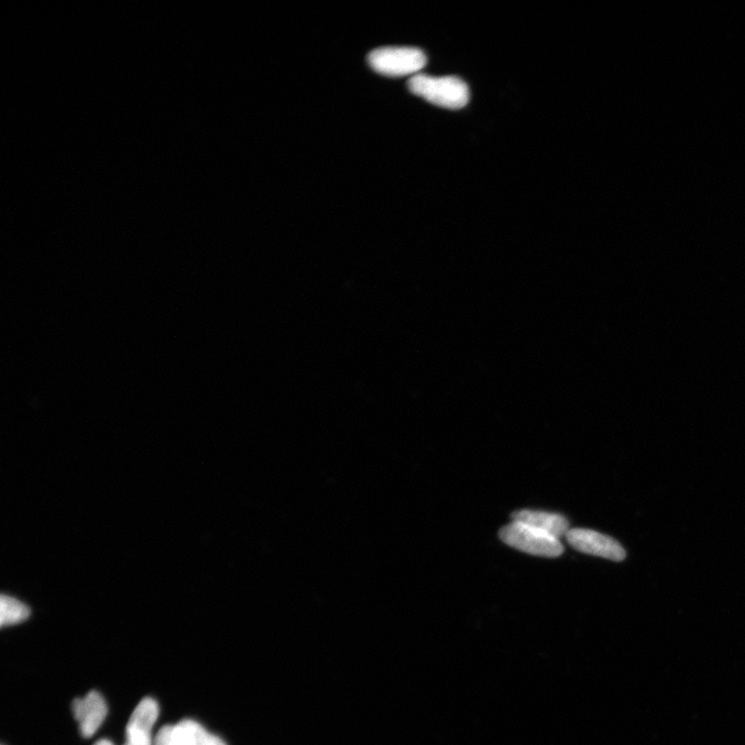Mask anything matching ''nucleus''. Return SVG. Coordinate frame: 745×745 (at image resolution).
<instances>
[{"label":"nucleus","mask_w":745,"mask_h":745,"mask_svg":"<svg viewBox=\"0 0 745 745\" xmlns=\"http://www.w3.org/2000/svg\"><path fill=\"white\" fill-rule=\"evenodd\" d=\"M408 88L413 95L445 109L464 108L470 99L467 84L455 76L432 77L417 74L410 78Z\"/></svg>","instance_id":"f257e3e1"},{"label":"nucleus","mask_w":745,"mask_h":745,"mask_svg":"<svg viewBox=\"0 0 745 745\" xmlns=\"http://www.w3.org/2000/svg\"><path fill=\"white\" fill-rule=\"evenodd\" d=\"M368 63L376 73L387 77H405L422 71L427 65V56L412 47H382L373 50Z\"/></svg>","instance_id":"f03ea898"},{"label":"nucleus","mask_w":745,"mask_h":745,"mask_svg":"<svg viewBox=\"0 0 745 745\" xmlns=\"http://www.w3.org/2000/svg\"><path fill=\"white\" fill-rule=\"evenodd\" d=\"M499 538L504 544L534 556L555 558L564 552L559 539L518 522L503 526Z\"/></svg>","instance_id":"7ed1b4c3"},{"label":"nucleus","mask_w":745,"mask_h":745,"mask_svg":"<svg viewBox=\"0 0 745 745\" xmlns=\"http://www.w3.org/2000/svg\"><path fill=\"white\" fill-rule=\"evenodd\" d=\"M566 541L577 551L606 558L612 561H623L627 552L610 536L590 529L573 528L565 535Z\"/></svg>","instance_id":"20e7f679"},{"label":"nucleus","mask_w":745,"mask_h":745,"mask_svg":"<svg viewBox=\"0 0 745 745\" xmlns=\"http://www.w3.org/2000/svg\"><path fill=\"white\" fill-rule=\"evenodd\" d=\"M159 711L158 703L149 697L137 705L127 725V745H154L152 732Z\"/></svg>","instance_id":"39448f33"},{"label":"nucleus","mask_w":745,"mask_h":745,"mask_svg":"<svg viewBox=\"0 0 745 745\" xmlns=\"http://www.w3.org/2000/svg\"><path fill=\"white\" fill-rule=\"evenodd\" d=\"M73 713L82 736L89 738L95 735L102 726L107 717L108 708L99 693L91 692L84 698L74 701Z\"/></svg>","instance_id":"423d86ee"},{"label":"nucleus","mask_w":745,"mask_h":745,"mask_svg":"<svg viewBox=\"0 0 745 745\" xmlns=\"http://www.w3.org/2000/svg\"><path fill=\"white\" fill-rule=\"evenodd\" d=\"M512 520L539 529L559 540L571 529L568 519L562 515L542 511L521 510L512 514Z\"/></svg>","instance_id":"0eeeda50"},{"label":"nucleus","mask_w":745,"mask_h":745,"mask_svg":"<svg viewBox=\"0 0 745 745\" xmlns=\"http://www.w3.org/2000/svg\"><path fill=\"white\" fill-rule=\"evenodd\" d=\"M174 731L182 745H227L220 737L206 731L192 720L174 725Z\"/></svg>","instance_id":"6e6552de"},{"label":"nucleus","mask_w":745,"mask_h":745,"mask_svg":"<svg viewBox=\"0 0 745 745\" xmlns=\"http://www.w3.org/2000/svg\"><path fill=\"white\" fill-rule=\"evenodd\" d=\"M0 624L2 627L7 625H13L26 620L31 614V611L22 604L21 602L11 598V596L3 595L2 601H0Z\"/></svg>","instance_id":"1a4fd4ad"},{"label":"nucleus","mask_w":745,"mask_h":745,"mask_svg":"<svg viewBox=\"0 0 745 745\" xmlns=\"http://www.w3.org/2000/svg\"><path fill=\"white\" fill-rule=\"evenodd\" d=\"M94 745H113V743L107 739H101L97 741Z\"/></svg>","instance_id":"9d476101"},{"label":"nucleus","mask_w":745,"mask_h":745,"mask_svg":"<svg viewBox=\"0 0 745 745\" xmlns=\"http://www.w3.org/2000/svg\"><path fill=\"white\" fill-rule=\"evenodd\" d=\"M125 745H127V744H125Z\"/></svg>","instance_id":"9b49d317"}]
</instances>
